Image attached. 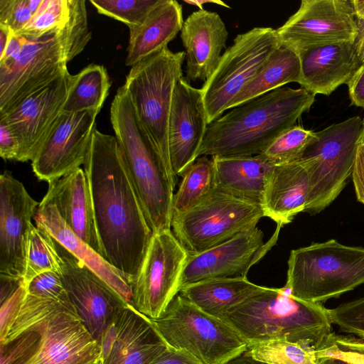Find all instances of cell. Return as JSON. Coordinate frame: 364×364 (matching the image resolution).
Instances as JSON below:
<instances>
[{"label":"cell","mask_w":364,"mask_h":364,"mask_svg":"<svg viewBox=\"0 0 364 364\" xmlns=\"http://www.w3.org/2000/svg\"><path fill=\"white\" fill-rule=\"evenodd\" d=\"M83 166L102 256L132 285L146 255L153 232L115 136L95 129Z\"/></svg>","instance_id":"cell-1"},{"label":"cell","mask_w":364,"mask_h":364,"mask_svg":"<svg viewBox=\"0 0 364 364\" xmlns=\"http://www.w3.org/2000/svg\"><path fill=\"white\" fill-rule=\"evenodd\" d=\"M314 100L302 87H282L237 106L208 124L198 156L259 155L294 126Z\"/></svg>","instance_id":"cell-2"},{"label":"cell","mask_w":364,"mask_h":364,"mask_svg":"<svg viewBox=\"0 0 364 364\" xmlns=\"http://www.w3.org/2000/svg\"><path fill=\"white\" fill-rule=\"evenodd\" d=\"M247 344L272 340L318 348L332 333L328 309L321 303L270 288L227 311L220 318Z\"/></svg>","instance_id":"cell-3"},{"label":"cell","mask_w":364,"mask_h":364,"mask_svg":"<svg viewBox=\"0 0 364 364\" xmlns=\"http://www.w3.org/2000/svg\"><path fill=\"white\" fill-rule=\"evenodd\" d=\"M110 121L151 231L171 230L176 179L141 127L123 86L112 102Z\"/></svg>","instance_id":"cell-4"},{"label":"cell","mask_w":364,"mask_h":364,"mask_svg":"<svg viewBox=\"0 0 364 364\" xmlns=\"http://www.w3.org/2000/svg\"><path fill=\"white\" fill-rule=\"evenodd\" d=\"M364 284V247L334 239L292 250L284 287L294 297L321 303Z\"/></svg>","instance_id":"cell-5"},{"label":"cell","mask_w":364,"mask_h":364,"mask_svg":"<svg viewBox=\"0 0 364 364\" xmlns=\"http://www.w3.org/2000/svg\"><path fill=\"white\" fill-rule=\"evenodd\" d=\"M185 52L168 47L131 67L123 87L136 115L171 175L168 150V122L173 95L183 77Z\"/></svg>","instance_id":"cell-6"},{"label":"cell","mask_w":364,"mask_h":364,"mask_svg":"<svg viewBox=\"0 0 364 364\" xmlns=\"http://www.w3.org/2000/svg\"><path fill=\"white\" fill-rule=\"evenodd\" d=\"M151 321L169 347L188 353L202 364H225L247 348L231 326L179 293L165 312Z\"/></svg>","instance_id":"cell-7"},{"label":"cell","mask_w":364,"mask_h":364,"mask_svg":"<svg viewBox=\"0 0 364 364\" xmlns=\"http://www.w3.org/2000/svg\"><path fill=\"white\" fill-rule=\"evenodd\" d=\"M363 119L355 116L317 132L301 159L309 176L305 212L319 213L341 193L352 174Z\"/></svg>","instance_id":"cell-8"},{"label":"cell","mask_w":364,"mask_h":364,"mask_svg":"<svg viewBox=\"0 0 364 364\" xmlns=\"http://www.w3.org/2000/svg\"><path fill=\"white\" fill-rule=\"evenodd\" d=\"M263 217L261 205L211 190L194 207L173 215L171 228L183 248L193 255L256 228Z\"/></svg>","instance_id":"cell-9"},{"label":"cell","mask_w":364,"mask_h":364,"mask_svg":"<svg viewBox=\"0 0 364 364\" xmlns=\"http://www.w3.org/2000/svg\"><path fill=\"white\" fill-rule=\"evenodd\" d=\"M281 44L277 30L271 27H255L235 38L200 88L208 124L228 109L230 102Z\"/></svg>","instance_id":"cell-10"},{"label":"cell","mask_w":364,"mask_h":364,"mask_svg":"<svg viewBox=\"0 0 364 364\" xmlns=\"http://www.w3.org/2000/svg\"><path fill=\"white\" fill-rule=\"evenodd\" d=\"M25 38L14 58L0 61V116L68 70L65 26L39 38Z\"/></svg>","instance_id":"cell-11"},{"label":"cell","mask_w":364,"mask_h":364,"mask_svg":"<svg viewBox=\"0 0 364 364\" xmlns=\"http://www.w3.org/2000/svg\"><path fill=\"white\" fill-rule=\"evenodd\" d=\"M188 256L171 230L153 233L145 259L132 285L134 308L151 320L159 318L180 291Z\"/></svg>","instance_id":"cell-12"},{"label":"cell","mask_w":364,"mask_h":364,"mask_svg":"<svg viewBox=\"0 0 364 364\" xmlns=\"http://www.w3.org/2000/svg\"><path fill=\"white\" fill-rule=\"evenodd\" d=\"M55 242L65 288L85 326L100 345L107 329L129 304L83 262Z\"/></svg>","instance_id":"cell-13"},{"label":"cell","mask_w":364,"mask_h":364,"mask_svg":"<svg viewBox=\"0 0 364 364\" xmlns=\"http://www.w3.org/2000/svg\"><path fill=\"white\" fill-rule=\"evenodd\" d=\"M276 30L282 44L297 53L318 45L354 41L357 32L351 0H303Z\"/></svg>","instance_id":"cell-14"},{"label":"cell","mask_w":364,"mask_h":364,"mask_svg":"<svg viewBox=\"0 0 364 364\" xmlns=\"http://www.w3.org/2000/svg\"><path fill=\"white\" fill-rule=\"evenodd\" d=\"M75 75L68 70L0 116L18 144V161H32L63 113Z\"/></svg>","instance_id":"cell-15"},{"label":"cell","mask_w":364,"mask_h":364,"mask_svg":"<svg viewBox=\"0 0 364 364\" xmlns=\"http://www.w3.org/2000/svg\"><path fill=\"white\" fill-rule=\"evenodd\" d=\"M99 112H63L38 150L31 166L39 181L50 183L83 165Z\"/></svg>","instance_id":"cell-16"},{"label":"cell","mask_w":364,"mask_h":364,"mask_svg":"<svg viewBox=\"0 0 364 364\" xmlns=\"http://www.w3.org/2000/svg\"><path fill=\"white\" fill-rule=\"evenodd\" d=\"M39 203L8 171L0 176V274L23 279L28 236Z\"/></svg>","instance_id":"cell-17"},{"label":"cell","mask_w":364,"mask_h":364,"mask_svg":"<svg viewBox=\"0 0 364 364\" xmlns=\"http://www.w3.org/2000/svg\"><path fill=\"white\" fill-rule=\"evenodd\" d=\"M200 89L181 77L173 95L168 122V150L173 174L183 176L198 158L208 126Z\"/></svg>","instance_id":"cell-18"},{"label":"cell","mask_w":364,"mask_h":364,"mask_svg":"<svg viewBox=\"0 0 364 364\" xmlns=\"http://www.w3.org/2000/svg\"><path fill=\"white\" fill-rule=\"evenodd\" d=\"M264 233L257 227L200 253L189 255L180 290L191 284L215 278H247L250 267L264 255Z\"/></svg>","instance_id":"cell-19"},{"label":"cell","mask_w":364,"mask_h":364,"mask_svg":"<svg viewBox=\"0 0 364 364\" xmlns=\"http://www.w3.org/2000/svg\"><path fill=\"white\" fill-rule=\"evenodd\" d=\"M168 346L150 318L127 305L100 343L102 364H150Z\"/></svg>","instance_id":"cell-20"},{"label":"cell","mask_w":364,"mask_h":364,"mask_svg":"<svg viewBox=\"0 0 364 364\" xmlns=\"http://www.w3.org/2000/svg\"><path fill=\"white\" fill-rule=\"evenodd\" d=\"M32 331L40 333L41 341L25 364H90L100 359V345L77 312L57 314Z\"/></svg>","instance_id":"cell-21"},{"label":"cell","mask_w":364,"mask_h":364,"mask_svg":"<svg viewBox=\"0 0 364 364\" xmlns=\"http://www.w3.org/2000/svg\"><path fill=\"white\" fill-rule=\"evenodd\" d=\"M228 32L220 16L205 9L193 12L184 21L181 38L186 60V79L208 80L225 48Z\"/></svg>","instance_id":"cell-22"},{"label":"cell","mask_w":364,"mask_h":364,"mask_svg":"<svg viewBox=\"0 0 364 364\" xmlns=\"http://www.w3.org/2000/svg\"><path fill=\"white\" fill-rule=\"evenodd\" d=\"M301 87L310 93L329 95L348 84L361 65L353 41H340L310 47L298 53Z\"/></svg>","instance_id":"cell-23"},{"label":"cell","mask_w":364,"mask_h":364,"mask_svg":"<svg viewBox=\"0 0 364 364\" xmlns=\"http://www.w3.org/2000/svg\"><path fill=\"white\" fill-rule=\"evenodd\" d=\"M42 200L53 204L70 229L102 256L90 186L84 169L80 168L48 183Z\"/></svg>","instance_id":"cell-24"},{"label":"cell","mask_w":364,"mask_h":364,"mask_svg":"<svg viewBox=\"0 0 364 364\" xmlns=\"http://www.w3.org/2000/svg\"><path fill=\"white\" fill-rule=\"evenodd\" d=\"M33 218L36 226L47 231L57 242L105 280L127 304L132 306V288L126 277L79 238L64 222L53 204L41 200Z\"/></svg>","instance_id":"cell-25"},{"label":"cell","mask_w":364,"mask_h":364,"mask_svg":"<svg viewBox=\"0 0 364 364\" xmlns=\"http://www.w3.org/2000/svg\"><path fill=\"white\" fill-rule=\"evenodd\" d=\"M309 191V176L303 159L274 165L262 203L264 217L279 226L304 212Z\"/></svg>","instance_id":"cell-26"},{"label":"cell","mask_w":364,"mask_h":364,"mask_svg":"<svg viewBox=\"0 0 364 364\" xmlns=\"http://www.w3.org/2000/svg\"><path fill=\"white\" fill-rule=\"evenodd\" d=\"M211 159L214 169L212 190L262 205L274 164L260 154Z\"/></svg>","instance_id":"cell-27"},{"label":"cell","mask_w":364,"mask_h":364,"mask_svg":"<svg viewBox=\"0 0 364 364\" xmlns=\"http://www.w3.org/2000/svg\"><path fill=\"white\" fill-rule=\"evenodd\" d=\"M183 22L182 6L178 1L159 0L140 26L129 28L125 65L132 67L168 47Z\"/></svg>","instance_id":"cell-28"},{"label":"cell","mask_w":364,"mask_h":364,"mask_svg":"<svg viewBox=\"0 0 364 364\" xmlns=\"http://www.w3.org/2000/svg\"><path fill=\"white\" fill-rule=\"evenodd\" d=\"M268 288L247 278H215L188 285L179 294L204 312L220 318L230 309Z\"/></svg>","instance_id":"cell-29"},{"label":"cell","mask_w":364,"mask_h":364,"mask_svg":"<svg viewBox=\"0 0 364 364\" xmlns=\"http://www.w3.org/2000/svg\"><path fill=\"white\" fill-rule=\"evenodd\" d=\"M301 80V65L298 53L283 44L272 54L256 75L230 102L234 108L289 82Z\"/></svg>","instance_id":"cell-30"},{"label":"cell","mask_w":364,"mask_h":364,"mask_svg":"<svg viewBox=\"0 0 364 364\" xmlns=\"http://www.w3.org/2000/svg\"><path fill=\"white\" fill-rule=\"evenodd\" d=\"M111 82L105 66L91 64L75 75L63 112L85 111L100 112L107 97Z\"/></svg>","instance_id":"cell-31"},{"label":"cell","mask_w":364,"mask_h":364,"mask_svg":"<svg viewBox=\"0 0 364 364\" xmlns=\"http://www.w3.org/2000/svg\"><path fill=\"white\" fill-rule=\"evenodd\" d=\"M213 170L212 159L202 156L186 171L173 195V216L190 210L209 193L213 188Z\"/></svg>","instance_id":"cell-32"},{"label":"cell","mask_w":364,"mask_h":364,"mask_svg":"<svg viewBox=\"0 0 364 364\" xmlns=\"http://www.w3.org/2000/svg\"><path fill=\"white\" fill-rule=\"evenodd\" d=\"M65 311L77 313L72 302L46 299L26 292L18 315L4 342L0 345L10 343L55 314Z\"/></svg>","instance_id":"cell-33"},{"label":"cell","mask_w":364,"mask_h":364,"mask_svg":"<svg viewBox=\"0 0 364 364\" xmlns=\"http://www.w3.org/2000/svg\"><path fill=\"white\" fill-rule=\"evenodd\" d=\"M61 262L54 238L45 230L33 225L28 236L23 284L26 286L37 275L46 272L61 274Z\"/></svg>","instance_id":"cell-34"},{"label":"cell","mask_w":364,"mask_h":364,"mask_svg":"<svg viewBox=\"0 0 364 364\" xmlns=\"http://www.w3.org/2000/svg\"><path fill=\"white\" fill-rule=\"evenodd\" d=\"M245 353L255 360L270 364H317L314 347L285 340L247 344Z\"/></svg>","instance_id":"cell-35"},{"label":"cell","mask_w":364,"mask_h":364,"mask_svg":"<svg viewBox=\"0 0 364 364\" xmlns=\"http://www.w3.org/2000/svg\"><path fill=\"white\" fill-rule=\"evenodd\" d=\"M317 139L316 132L294 125L278 136L261 154L274 165L299 160Z\"/></svg>","instance_id":"cell-36"},{"label":"cell","mask_w":364,"mask_h":364,"mask_svg":"<svg viewBox=\"0 0 364 364\" xmlns=\"http://www.w3.org/2000/svg\"><path fill=\"white\" fill-rule=\"evenodd\" d=\"M315 354L317 364H364V339L332 332Z\"/></svg>","instance_id":"cell-37"},{"label":"cell","mask_w":364,"mask_h":364,"mask_svg":"<svg viewBox=\"0 0 364 364\" xmlns=\"http://www.w3.org/2000/svg\"><path fill=\"white\" fill-rule=\"evenodd\" d=\"M69 14L68 0H43L38 11L17 34L36 38L60 30L65 26Z\"/></svg>","instance_id":"cell-38"},{"label":"cell","mask_w":364,"mask_h":364,"mask_svg":"<svg viewBox=\"0 0 364 364\" xmlns=\"http://www.w3.org/2000/svg\"><path fill=\"white\" fill-rule=\"evenodd\" d=\"M159 0H90L100 14L126 24L129 29L140 26Z\"/></svg>","instance_id":"cell-39"},{"label":"cell","mask_w":364,"mask_h":364,"mask_svg":"<svg viewBox=\"0 0 364 364\" xmlns=\"http://www.w3.org/2000/svg\"><path fill=\"white\" fill-rule=\"evenodd\" d=\"M69 18L65 26L68 35V60L70 62L85 48L91 39L85 1L68 0Z\"/></svg>","instance_id":"cell-40"},{"label":"cell","mask_w":364,"mask_h":364,"mask_svg":"<svg viewBox=\"0 0 364 364\" xmlns=\"http://www.w3.org/2000/svg\"><path fill=\"white\" fill-rule=\"evenodd\" d=\"M43 0H0V25L15 34L29 23Z\"/></svg>","instance_id":"cell-41"},{"label":"cell","mask_w":364,"mask_h":364,"mask_svg":"<svg viewBox=\"0 0 364 364\" xmlns=\"http://www.w3.org/2000/svg\"><path fill=\"white\" fill-rule=\"evenodd\" d=\"M328 311L331 323L341 331L364 339V297L343 303Z\"/></svg>","instance_id":"cell-42"},{"label":"cell","mask_w":364,"mask_h":364,"mask_svg":"<svg viewBox=\"0 0 364 364\" xmlns=\"http://www.w3.org/2000/svg\"><path fill=\"white\" fill-rule=\"evenodd\" d=\"M40 341V333L31 331L0 345V364H25L37 350Z\"/></svg>","instance_id":"cell-43"},{"label":"cell","mask_w":364,"mask_h":364,"mask_svg":"<svg viewBox=\"0 0 364 364\" xmlns=\"http://www.w3.org/2000/svg\"><path fill=\"white\" fill-rule=\"evenodd\" d=\"M29 294L64 302H72L65 288L61 274L49 271L34 277L26 286Z\"/></svg>","instance_id":"cell-44"},{"label":"cell","mask_w":364,"mask_h":364,"mask_svg":"<svg viewBox=\"0 0 364 364\" xmlns=\"http://www.w3.org/2000/svg\"><path fill=\"white\" fill-rule=\"evenodd\" d=\"M26 294V286L22 284L7 299L1 304L0 344L4 342L11 326L18 315Z\"/></svg>","instance_id":"cell-45"},{"label":"cell","mask_w":364,"mask_h":364,"mask_svg":"<svg viewBox=\"0 0 364 364\" xmlns=\"http://www.w3.org/2000/svg\"><path fill=\"white\" fill-rule=\"evenodd\" d=\"M351 176L357 200L364 204V139L361 138L357 145Z\"/></svg>","instance_id":"cell-46"},{"label":"cell","mask_w":364,"mask_h":364,"mask_svg":"<svg viewBox=\"0 0 364 364\" xmlns=\"http://www.w3.org/2000/svg\"><path fill=\"white\" fill-rule=\"evenodd\" d=\"M18 144L6 122L0 119V156L4 160L17 161Z\"/></svg>","instance_id":"cell-47"},{"label":"cell","mask_w":364,"mask_h":364,"mask_svg":"<svg viewBox=\"0 0 364 364\" xmlns=\"http://www.w3.org/2000/svg\"><path fill=\"white\" fill-rule=\"evenodd\" d=\"M356 23V36L353 41L360 64L364 63V0H351Z\"/></svg>","instance_id":"cell-48"},{"label":"cell","mask_w":364,"mask_h":364,"mask_svg":"<svg viewBox=\"0 0 364 364\" xmlns=\"http://www.w3.org/2000/svg\"><path fill=\"white\" fill-rule=\"evenodd\" d=\"M150 364H202L188 353L168 347Z\"/></svg>","instance_id":"cell-49"},{"label":"cell","mask_w":364,"mask_h":364,"mask_svg":"<svg viewBox=\"0 0 364 364\" xmlns=\"http://www.w3.org/2000/svg\"><path fill=\"white\" fill-rule=\"evenodd\" d=\"M347 85L351 104L364 108V63L359 67Z\"/></svg>","instance_id":"cell-50"},{"label":"cell","mask_w":364,"mask_h":364,"mask_svg":"<svg viewBox=\"0 0 364 364\" xmlns=\"http://www.w3.org/2000/svg\"><path fill=\"white\" fill-rule=\"evenodd\" d=\"M1 304L7 299L22 284L23 279L0 274Z\"/></svg>","instance_id":"cell-51"},{"label":"cell","mask_w":364,"mask_h":364,"mask_svg":"<svg viewBox=\"0 0 364 364\" xmlns=\"http://www.w3.org/2000/svg\"><path fill=\"white\" fill-rule=\"evenodd\" d=\"M12 33L9 28L0 25V55L4 53Z\"/></svg>","instance_id":"cell-52"},{"label":"cell","mask_w":364,"mask_h":364,"mask_svg":"<svg viewBox=\"0 0 364 364\" xmlns=\"http://www.w3.org/2000/svg\"><path fill=\"white\" fill-rule=\"evenodd\" d=\"M184 1L190 5L198 6L200 10L204 9L203 5L206 4H215L223 7L230 8V6H229L227 4L219 0H185Z\"/></svg>","instance_id":"cell-53"},{"label":"cell","mask_w":364,"mask_h":364,"mask_svg":"<svg viewBox=\"0 0 364 364\" xmlns=\"http://www.w3.org/2000/svg\"><path fill=\"white\" fill-rule=\"evenodd\" d=\"M360 138L364 139V119L363 120V126H362V131H361Z\"/></svg>","instance_id":"cell-54"},{"label":"cell","mask_w":364,"mask_h":364,"mask_svg":"<svg viewBox=\"0 0 364 364\" xmlns=\"http://www.w3.org/2000/svg\"><path fill=\"white\" fill-rule=\"evenodd\" d=\"M90 364H102V363H101V360H100V359H98V360H95V361H94V362H92V363H90Z\"/></svg>","instance_id":"cell-55"}]
</instances>
